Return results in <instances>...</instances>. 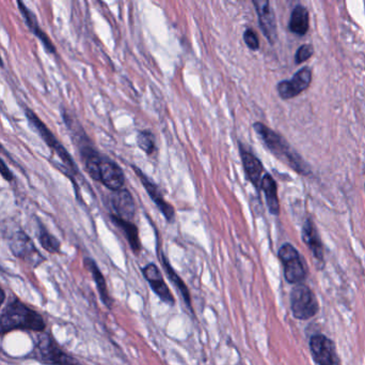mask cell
<instances>
[{
  "mask_svg": "<svg viewBox=\"0 0 365 365\" xmlns=\"http://www.w3.org/2000/svg\"><path fill=\"white\" fill-rule=\"evenodd\" d=\"M310 350L318 365H339L336 345L324 334H315L310 340Z\"/></svg>",
  "mask_w": 365,
  "mask_h": 365,
  "instance_id": "obj_8",
  "label": "cell"
},
{
  "mask_svg": "<svg viewBox=\"0 0 365 365\" xmlns=\"http://www.w3.org/2000/svg\"><path fill=\"white\" fill-rule=\"evenodd\" d=\"M17 5H19L20 11L23 14L24 20H25L28 27H29L32 33H35L36 31L39 29V24H38L37 17H36L35 14L32 13V12L26 7L25 3L19 1Z\"/></svg>",
  "mask_w": 365,
  "mask_h": 365,
  "instance_id": "obj_24",
  "label": "cell"
},
{
  "mask_svg": "<svg viewBox=\"0 0 365 365\" xmlns=\"http://www.w3.org/2000/svg\"><path fill=\"white\" fill-rule=\"evenodd\" d=\"M80 151L86 170L94 180L102 182L112 191L121 190L124 184V174L118 164L98 154L90 146H84Z\"/></svg>",
  "mask_w": 365,
  "mask_h": 365,
  "instance_id": "obj_1",
  "label": "cell"
},
{
  "mask_svg": "<svg viewBox=\"0 0 365 365\" xmlns=\"http://www.w3.org/2000/svg\"><path fill=\"white\" fill-rule=\"evenodd\" d=\"M137 142L138 146L148 154H151L155 150V140H154V136L151 132H140L138 134Z\"/></svg>",
  "mask_w": 365,
  "mask_h": 365,
  "instance_id": "obj_23",
  "label": "cell"
},
{
  "mask_svg": "<svg viewBox=\"0 0 365 365\" xmlns=\"http://www.w3.org/2000/svg\"><path fill=\"white\" fill-rule=\"evenodd\" d=\"M5 292H3V290L0 288V306L3 304V301H5Z\"/></svg>",
  "mask_w": 365,
  "mask_h": 365,
  "instance_id": "obj_28",
  "label": "cell"
},
{
  "mask_svg": "<svg viewBox=\"0 0 365 365\" xmlns=\"http://www.w3.org/2000/svg\"><path fill=\"white\" fill-rule=\"evenodd\" d=\"M111 202L112 207H114V211L119 218L130 222L135 216V202H134L132 194L125 188L116 191V193L112 195Z\"/></svg>",
  "mask_w": 365,
  "mask_h": 365,
  "instance_id": "obj_14",
  "label": "cell"
},
{
  "mask_svg": "<svg viewBox=\"0 0 365 365\" xmlns=\"http://www.w3.org/2000/svg\"><path fill=\"white\" fill-rule=\"evenodd\" d=\"M112 222H114L118 228H121L125 234L126 239L128 240L130 248L136 254L141 250V244H140L139 234H138V230L134 224L130 223L128 221L123 220L117 216H111Z\"/></svg>",
  "mask_w": 365,
  "mask_h": 365,
  "instance_id": "obj_20",
  "label": "cell"
},
{
  "mask_svg": "<svg viewBox=\"0 0 365 365\" xmlns=\"http://www.w3.org/2000/svg\"><path fill=\"white\" fill-rule=\"evenodd\" d=\"M0 174H1V176L3 177V179L7 180V181H13V174H12V172L9 170V167L6 165L5 162H3V160L1 158H0Z\"/></svg>",
  "mask_w": 365,
  "mask_h": 365,
  "instance_id": "obj_27",
  "label": "cell"
},
{
  "mask_svg": "<svg viewBox=\"0 0 365 365\" xmlns=\"http://www.w3.org/2000/svg\"><path fill=\"white\" fill-rule=\"evenodd\" d=\"M132 168L135 170L136 174H137L139 179L141 180L142 184H143L144 188H146L148 195L151 196L152 200H153V202H155L156 206L160 208V210L162 212V214H164V218H167L169 222H171L174 218L173 207H172L169 202H166V200L162 198V195L160 194L157 186H156L155 184H152L139 168L136 167V166H134Z\"/></svg>",
  "mask_w": 365,
  "mask_h": 365,
  "instance_id": "obj_13",
  "label": "cell"
},
{
  "mask_svg": "<svg viewBox=\"0 0 365 365\" xmlns=\"http://www.w3.org/2000/svg\"><path fill=\"white\" fill-rule=\"evenodd\" d=\"M39 241L47 252H59L60 242L42 225L40 226L39 230Z\"/></svg>",
  "mask_w": 365,
  "mask_h": 365,
  "instance_id": "obj_22",
  "label": "cell"
},
{
  "mask_svg": "<svg viewBox=\"0 0 365 365\" xmlns=\"http://www.w3.org/2000/svg\"><path fill=\"white\" fill-rule=\"evenodd\" d=\"M254 5L256 6L258 22H260L261 28H262L265 37L270 40V43L274 44L277 37V26L274 11L270 7V1H267V0H254Z\"/></svg>",
  "mask_w": 365,
  "mask_h": 365,
  "instance_id": "obj_12",
  "label": "cell"
},
{
  "mask_svg": "<svg viewBox=\"0 0 365 365\" xmlns=\"http://www.w3.org/2000/svg\"><path fill=\"white\" fill-rule=\"evenodd\" d=\"M36 357L49 365H80L75 359L62 352L49 336H42L35 352Z\"/></svg>",
  "mask_w": 365,
  "mask_h": 365,
  "instance_id": "obj_7",
  "label": "cell"
},
{
  "mask_svg": "<svg viewBox=\"0 0 365 365\" xmlns=\"http://www.w3.org/2000/svg\"><path fill=\"white\" fill-rule=\"evenodd\" d=\"M254 130L258 136H261L265 145L274 156H278L280 160L286 162V164L294 168L300 174H306L310 172V168L306 165V162L298 156L288 145V142L281 137L276 132L272 131L268 126L261 122L254 124Z\"/></svg>",
  "mask_w": 365,
  "mask_h": 365,
  "instance_id": "obj_3",
  "label": "cell"
},
{
  "mask_svg": "<svg viewBox=\"0 0 365 365\" xmlns=\"http://www.w3.org/2000/svg\"><path fill=\"white\" fill-rule=\"evenodd\" d=\"M311 81H312V72L309 68H304L297 72L290 81H284L279 84V94L282 99H292L306 90L310 85Z\"/></svg>",
  "mask_w": 365,
  "mask_h": 365,
  "instance_id": "obj_11",
  "label": "cell"
},
{
  "mask_svg": "<svg viewBox=\"0 0 365 365\" xmlns=\"http://www.w3.org/2000/svg\"><path fill=\"white\" fill-rule=\"evenodd\" d=\"M302 239L306 246L310 248L313 256L318 262H324V246H323L318 228L311 220H306L304 223V228H302Z\"/></svg>",
  "mask_w": 365,
  "mask_h": 365,
  "instance_id": "obj_15",
  "label": "cell"
},
{
  "mask_svg": "<svg viewBox=\"0 0 365 365\" xmlns=\"http://www.w3.org/2000/svg\"><path fill=\"white\" fill-rule=\"evenodd\" d=\"M279 258L284 265V278L290 284H300L306 276V269L300 252L290 244L281 246Z\"/></svg>",
  "mask_w": 365,
  "mask_h": 365,
  "instance_id": "obj_5",
  "label": "cell"
},
{
  "mask_svg": "<svg viewBox=\"0 0 365 365\" xmlns=\"http://www.w3.org/2000/svg\"><path fill=\"white\" fill-rule=\"evenodd\" d=\"M162 264L164 267V271L167 274L169 280L176 285V288H178V292L182 295V299L185 300L186 306L188 308H192V296H190L189 290H188L187 286L182 278H180L178 274L174 271V269L172 268L171 265L168 262L167 258H164V254L162 255Z\"/></svg>",
  "mask_w": 365,
  "mask_h": 365,
  "instance_id": "obj_21",
  "label": "cell"
},
{
  "mask_svg": "<svg viewBox=\"0 0 365 365\" xmlns=\"http://www.w3.org/2000/svg\"><path fill=\"white\" fill-rule=\"evenodd\" d=\"M45 322L41 315L26 306L20 301H14L0 315V334L13 330L43 331Z\"/></svg>",
  "mask_w": 365,
  "mask_h": 365,
  "instance_id": "obj_2",
  "label": "cell"
},
{
  "mask_svg": "<svg viewBox=\"0 0 365 365\" xmlns=\"http://www.w3.org/2000/svg\"><path fill=\"white\" fill-rule=\"evenodd\" d=\"M313 53H314V50L310 44L300 46V50L296 53V64H302V62L306 61L313 55Z\"/></svg>",
  "mask_w": 365,
  "mask_h": 365,
  "instance_id": "obj_26",
  "label": "cell"
},
{
  "mask_svg": "<svg viewBox=\"0 0 365 365\" xmlns=\"http://www.w3.org/2000/svg\"><path fill=\"white\" fill-rule=\"evenodd\" d=\"M142 274L148 281V284L151 285L153 292L160 297V300L164 301L169 306H174L176 299L172 296L171 290L168 288V285L164 282V276L157 266L154 264H148L142 269Z\"/></svg>",
  "mask_w": 365,
  "mask_h": 365,
  "instance_id": "obj_10",
  "label": "cell"
},
{
  "mask_svg": "<svg viewBox=\"0 0 365 365\" xmlns=\"http://www.w3.org/2000/svg\"><path fill=\"white\" fill-rule=\"evenodd\" d=\"M0 67H3V59H1V56H0Z\"/></svg>",
  "mask_w": 365,
  "mask_h": 365,
  "instance_id": "obj_29",
  "label": "cell"
},
{
  "mask_svg": "<svg viewBox=\"0 0 365 365\" xmlns=\"http://www.w3.org/2000/svg\"><path fill=\"white\" fill-rule=\"evenodd\" d=\"M244 41L249 49L254 50V51H256L258 49V46H260L258 36H256V31L252 29H247L244 31Z\"/></svg>",
  "mask_w": 365,
  "mask_h": 365,
  "instance_id": "obj_25",
  "label": "cell"
},
{
  "mask_svg": "<svg viewBox=\"0 0 365 365\" xmlns=\"http://www.w3.org/2000/svg\"><path fill=\"white\" fill-rule=\"evenodd\" d=\"M85 266L88 269V271L91 272L92 276H93L94 282H95L96 286H98V294L101 297L103 304L107 306L108 308H112V299L110 298L109 292H108L107 283H106L105 278H104L103 274L101 270L98 268L96 262H94L91 258H86Z\"/></svg>",
  "mask_w": 365,
  "mask_h": 365,
  "instance_id": "obj_16",
  "label": "cell"
},
{
  "mask_svg": "<svg viewBox=\"0 0 365 365\" xmlns=\"http://www.w3.org/2000/svg\"><path fill=\"white\" fill-rule=\"evenodd\" d=\"M242 160L244 163V170H246L247 176L249 180L258 188L262 182L263 165L256 156L246 150L242 149Z\"/></svg>",
  "mask_w": 365,
  "mask_h": 365,
  "instance_id": "obj_17",
  "label": "cell"
},
{
  "mask_svg": "<svg viewBox=\"0 0 365 365\" xmlns=\"http://www.w3.org/2000/svg\"><path fill=\"white\" fill-rule=\"evenodd\" d=\"M10 248L16 258L31 262L32 265L40 264L43 260L30 237L24 232H17L12 237Z\"/></svg>",
  "mask_w": 365,
  "mask_h": 365,
  "instance_id": "obj_9",
  "label": "cell"
},
{
  "mask_svg": "<svg viewBox=\"0 0 365 365\" xmlns=\"http://www.w3.org/2000/svg\"><path fill=\"white\" fill-rule=\"evenodd\" d=\"M309 29V11L306 7L300 5L293 10L290 21V30L298 36H304Z\"/></svg>",
  "mask_w": 365,
  "mask_h": 365,
  "instance_id": "obj_19",
  "label": "cell"
},
{
  "mask_svg": "<svg viewBox=\"0 0 365 365\" xmlns=\"http://www.w3.org/2000/svg\"><path fill=\"white\" fill-rule=\"evenodd\" d=\"M26 116H27L30 124H31V126L35 128L36 131L40 134L42 140L47 144L48 147L52 148V149L57 154V156L61 158L62 162H63L70 170H73L74 172H77V166H76L75 162H74L72 156H70L69 152L66 151L65 148L61 145V142L52 133L51 130L48 129L46 124L38 117L37 114H36L33 110L27 108V110H26Z\"/></svg>",
  "mask_w": 365,
  "mask_h": 365,
  "instance_id": "obj_6",
  "label": "cell"
},
{
  "mask_svg": "<svg viewBox=\"0 0 365 365\" xmlns=\"http://www.w3.org/2000/svg\"><path fill=\"white\" fill-rule=\"evenodd\" d=\"M261 186H262L263 191L266 196V202H267L270 214L278 216L280 214V204H279L277 184L274 178L270 174H265L264 177L262 178Z\"/></svg>",
  "mask_w": 365,
  "mask_h": 365,
  "instance_id": "obj_18",
  "label": "cell"
},
{
  "mask_svg": "<svg viewBox=\"0 0 365 365\" xmlns=\"http://www.w3.org/2000/svg\"><path fill=\"white\" fill-rule=\"evenodd\" d=\"M290 310L296 320H308L320 311L314 292L306 285L297 284L290 292Z\"/></svg>",
  "mask_w": 365,
  "mask_h": 365,
  "instance_id": "obj_4",
  "label": "cell"
}]
</instances>
